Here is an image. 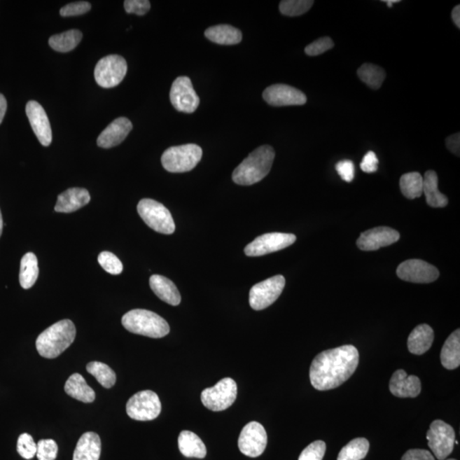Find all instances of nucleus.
<instances>
[{
	"label": "nucleus",
	"mask_w": 460,
	"mask_h": 460,
	"mask_svg": "<svg viewBox=\"0 0 460 460\" xmlns=\"http://www.w3.org/2000/svg\"><path fill=\"white\" fill-rule=\"evenodd\" d=\"M149 285L153 293L160 300L172 306H178L181 302V295L174 283L162 275L153 274L149 279Z\"/></svg>",
	"instance_id": "4be33fe9"
},
{
	"label": "nucleus",
	"mask_w": 460,
	"mask_h": 460,
	"mask_svg": "<svg viewBox=\"0 0 460 460\" xmlns=\"http://www.w3.org/2000/svg\"><path fill=\"white\" fill-rule=\"evenodd\" d=\"M396 274L402 280L412 283H431L439 277V271L435 266L420 259H410L400 263Z\"/></svg>",
	"instance_id": "2eb2a0df"
},
{
	"label": "nucleus",
	"mask_w": 460,
	"mask_h": 460,
	"mask_svg": "<svg viewBox=\"0 0 460 460\" xmlns=\"http://www.w3.org/2000/svg\"><path fill=\"white\" fill-rule=\"evenodd\" d=\"M127 73V64L119 55H110L102 58L95 68L97 83L104 88H116L124 80Z\"/></svg>",
	"instance_id": "1a4fd4ad"
},
{
	"label": "nucleus",
	"mask_w": 460,
	"mask_h": 460,
	"mask_svg": "<svg viewBox=\"0 0 460 460\" xmlns=\"http://www.w3.org/2000/svg\"><path fill=\"white\" fill-rule=\"evenodd\" d=\"M447 460H456V459H447Z\"/></svg>",
	"instance_id": "864d4df0"
},
{
	"label": "nucleus",
	"mask_w": 460,
	"mask_h": 460,
	"mask_svg": "<svg viewBox=\"0 0 460 460\" xmlns=\"http://www.w3.org/2000/svg\"><path fill=\"white\" fill-rule=\"evenodd\" d=\"M101 448L99 435L95 432H86L77 442L73 460H99Z\"/></svg>",
	"instance_id": "b1692460"
},
{
	"label": "nucleus",
	"mask_w": 460,
	"mask_h": 460,
	"mask_svg": "<svg viewBox=\"0 0 460 460\" xmlns=\"http://www.w3.org/2000/svg\"><path fill=\"white\" fill-rule=\"evenodd\" d=\"M86 370L96 377L102 387L110 389L116 383V375L108 365L100 361H92L86 365Z\"/></svg>",
	"instance_id": "72a5a7b5"
},
{
	"label": "nucleus",
	"mask_w": 460,
	"mask_h": 460,
	"mask_svg": "<svg viewBox=\"0 0 460 460\" xmlns=\"http://www.w3.org/2000/svg\"><path fill=\"white\" fill-rule=\"evenodd\" d=\"M137 211L152 230L164 235H172L175 231L174 220L164 204L151 199H143L137 204Z\"/></svg>",
	"instance_id": "423d86ee"
},
{
	"label": "nucleus",
	"mask_w": 460,
	"mask_h": 460,
	"mask_svg": "<svg viewBox=\"0 0 460 460\" xmlns=\"http://www.w3.org/2000/svg\"><path fill=\"white\" fill-rule=\"evenodd\" d=\"M124 6L125 11L129 14L144 15L151 10V2L148 0H127Z\"/></svg>",
	"instance_id": "37998d69"
},
{
	"label": "nucleus",
	"mask_w": 460,
	"mask_h": 460,
	"mask_svg": "<svg viewBox=\"0 0 460 460\" xmlns=\"http://www.w3.org/2000/svg\"><path fill=\"white\" fill-rule=\"evenodd\" d=\"M400 188L405 197L414 200L423 194V176L419 172H408L400 179Z\"/></svg>",
	"instance_id": "2f4dec72"
},
{
	"label": "nucleus",
	"mask_w": 460,
	"mask_h": 460,
	"mask_svg": "<svg viewBox=\"0 0 460 460\" xmlns=\"http://www.w3.org/2000/svg\"><path fill=\"white\" fill-rule=\"evenodd\" d=\"M274 148L269 145L259 147L244 160L232 175L239 186H253L269 174L274 160Z\"/></svg>",
	"instance_id": "f03ea898"
},
{
	"label": "nucleus",
	"mask_w": 460,
	"mask_h": 460,
	"mask_svg": "<svg viewBox=\"0 0 460 460\" xmlns=\"http://www.w3.org/2000/svg\"><path fill=\"white\" fill-rule=\"evenodd\" d=\"M313 4L312 0H283L279 9L281 14L288 17H298L309 11Z\"/></svg>",
	"instance_id": "c9c22d12"
},
{
	"label": "nucleus",
	"mask_w": 460,
	"mask_h": 460,
	"mask_svg": "<svg viewBox=\"0 0 460 460\" xmlns=\"http://www.w3.org/2000/svg\"><path fill=\"white\" fill-rule=\"evenodd\" d=\"M428 446L436 459H446L454 450L455 431L454 428L442 420H435L427 432Z\"/></svg>",
	"instance_id": "9d476101"
},
{
	"label": "nucleus",
	"mask_w": 460,
	"mask_h": 460,
	"mask_svg": "<svg viewBox=\"0 0 460 460\" xmlns=\"http://www.w3.org/2000/svg\"><path fill=\"white\" fill-rule=\"evenodd\" d=\"M211 42L223 46L237 45L242 39L241 31L230 25H217L209 27L204 32Z\"/></svg>",
	"instance_id": "cd10ccee"
},
{
	"label": "nucleus",
	"mask_w": 460,
	"mask_h": 460,
	"mask_svg": "<svg viewBox=\"0 0 460 460\" xmlns=\"http://www.w3.org/2000/svg\"><path fill=\"white\" fill-rule=\"evenodd\" d=\"M170 99L173 107L179 112L192 113L198 109L200 98L190 78H176L172 85Z\"/></svg>",
	"instance_id": "4468645a"
},
{
	"label": "nucleus",
	"mask_w": 460,
	"mask_h": 460,
	"mask_svg": "<svg viewBox=\"0 0 460 460\" xmlns=\"http://www.w3.org/2000/svg\"><path fill=\"white\" fill-rule=\"evenodd\" d=\"M98 263L106 272L111 274H120L123 271V265L116 256L110 251H102L98 256Z\"/></svg>",
	"instance_id": "e433bc0d"
},
{
	"label": "nucleus",
	"mask_w": 460,
	"mask_h": 460,
	"mask_svg": "<svg viewBox=\"0 0 460 460\" xmlns=\"http://www.w3.org/2000/svg\"><path fill=\"white\" fill-rule=\"evenodd\" d=\"M286 285L285 278L282 275L267 279L258 283L250 290L249 302L251 308L262 310L273 305L281 296Z\"/></svg>",
	"instance_id": "9b49d317"
},
{
	"label": "nucleus",
	"mask_w": 460,
	"mask_h": 460,
	"mask_svg": "<svg viewBox=\"0 0 460 460\" xmlns=\"http://www.w3.org/2000/svg\"><path fill=\"white\" fill-rule=\"evenodd\" d=\"M7 109V102L6 97L0 94V124L2 123L4 117L6 116Z\"/></svg>",
	"instance_id": "09e8293b"
},
{
	"label": "nucleus",
	"mask_w": 460,
	"mask_h": 460,
	"mask_svg": "<svg viewBox=\"0 0 460 460\" xmlns=\"http://www.w3.org/2000/svg\"><path fill=\"white\" fill-rule=\"evenodd\" d=\"M336 171L339 173L340 178L345 182H352L355 178V165L349 160H341L336 164Z\"/></svg>",
	"instance_id": "c03bdc74"
},
{
	"label": "nucleus",
	"mask_w": 460,
	"mask_h": 460,
	"mask_svg": "<svg viewBox=\"0 0 460 460\" xmlns=\"http://www.w3.org/2000/svg\"><path fill=\"white\" fill-rule=\"evenodd\" d=\"M121 322L127 331L153 339H160L170 333L167 321L147 309H132L124 314Z\"/></svg>",
	"instance_id": "20e7f679"
},
{
	"label": "nucleus",
	"mask_w": 460,
	"mask_h": 460,
	"mask_svg": "<svg viewBox=\"0 0 460 460\" xmlns=\"http://www.w3.org/2000/svg\"><path fill=\"white\" fill-rule=\"evenodd\" d=\"M370 444L368 439L359 438L352 440L342 448L337 460H361L368 454Z\"/></svg>",
	"instance_id": "473e14b6"
},
{
	"label": "nucleus",
	"mask_w": 460,
	"mask_h": 460,
	"mask_svg": "<svg viewBox=\"0 0 460 460\" xmlns=\"http://www.w3.org/2000/svg\"><path fill=\"white\" fill-rule=\"evenodd\" d=\"M263 99L274 107L304 105L307 97L301 90L288 85L277 84L269 86L263 93Z\"/></svg>",
	"instance_id": "dca6fc26"
},
{
	"label": "nucleus",
	"mask_w": 460,
	"mask_h": 460,
	"mask_svg": "<svg viewBox=\"0 0 460 460\" xmlns=\"http://www.w3.org/2000/svg\"><path fill=\"white\" fill-rule=\"evenodd\" d=\"M334 46V43L329 37H323L317 41H314L312 44L305 47V53L308 56H318V55L323 54L326 51L332 49Z\"/></svg>",
	"instance_id": "a19ab883"
},
{
	"label": "nucleus",
	"mask_w": 460,
	"mask_h": 460,
	"mask_svg": "<svg viewBox=\"0 0 460 460\" xmlns=\"http://www.w3.org/2000/svg\"><path fill=\"white\" fill-rule=\"evenodd\" d=\"M39 277L38 259L33 253L23 256L20 268L19 281L22 288L29 289L36 282Z\"/></svg>",
	"instance_id": "c756f323"
},
{
	"label": "nucleus",
	"mask_w": 460,
	"mask_h": 460,
	"mask_svg": "<svg viewBox=\"0 0 460 460\" xmlns=\"http://www.w3.org/2000/svg\"><path fill=\"white\" fill-rule=\"evenodd\" d=\"M76 337V326L66 319L49 326L36 340L37 351L42 357L54 359L74 343Z\"/></svg>",
	"instance_id": "7ed1b4c3"
},
{
	"label": "nucleus",
	"mask_w": 460,
	"mask_h": 460,
	"mask_svg": "<svg viewBox=\"0 0 460 460\" xmlns=\"http://www.w3.org/2000/svg\"><path fill=\"white\" fill-rule=\"evenodd\" d=\"M377 165H379V159H377L376 153L369 151L363 157L361 163V168L364 172L373 173L377 172Z\"/></svg>",
	"instance_id": "a18cd8bd"
},
{
	"label": "nucleus",
	"mask_w": 460,
	"mask_h": 460,
	"mask_svg": "<svg viewBox=\"0 0 460 460\" xmlns=\"http://www.w3.org/2000/svg\"><path fill=\"white\" fill-rule=\"evenodd\" d=\"M441 363L448 370H454L460 365V330L451 334L443 344L441 352Z\"/></svg>",
	"instance_id": "c85d7f7f"
},
{
	"label": "nucleus",
	"mask_w": 460,
	"mask_h": 460,
	"mask_svg": "<svg viewBox=\"0 0 460 460\" xmlns=\"http://www.w3.org/2000/svg\"><path fill=\"white\" fill-rule=\"evenodd\" d=\"M18 452L23 459H31L36 455L37 444L35 443L32 435L23 433L19 436L18 441Z\"/></svg>",
	"instance_id": "4c0bfd02"
},
{
	"label": "nucleus",
	"mask_w": 460,
	"mask_h": 460,
	"mask_svg": "<svg viewBox=\"0 0 460 460\" xmlns=\"http://www.w3.org/2000/svg\"><path fill=\"white\" fill-rule=\"evenodd\" d=\"M64 391L69 396L85 403H92L96 399V393L86 383L80 373H74L67 380Z\"/></svg>",
	"instance_id": "393cba45"
},
{
	"label": "nucleus",
	"mask_w": 460,
	"mask_h": 460,
	"mask_svg": "<svg viewBox=\"0 0 460 460\" xmlns=\"http://www.w3.org/2000/svg\"><path fill=\"white\" fill-rule=\"evenodd\" d=\"M237 384L230 377L219 381L214 387L207 388L202 393V402L211 411L226 410L234 404L237 397Z\"/></svg>",
	"instance_id": "0eeeda50"
},
{
	"label": "nucleus",
	"mask_w": 460,
	"mask_h": 460,
	"mask_svg": "<svg viewBox=\"0 0 460 460\" xmlns=\"http://www.w3.org/2000/svg\"><path fill=\"white\" fill-rule=\"evenodd\" d=\"M90 195L85 188H69L58 196L55 211L57 212H74L81 209L90 202Z\"/></svg>",
	"instance_id": "412c9836"
},
{
	"label": "nucleus",
	"mask_w": 460,
	"mask_h": 460,
	"mask_svg": "<svg viewBox=\"0 0 460 460\" xmlns=\"http://www.w3.org/2000/svg\"><path fill=\"white\" fill-rule=\"evenodd\" d=\"M90 8H92L90 4L85 1L70 3L62 8L60 15L64 18L81 15L88 13Z\"/></svg>",
	"instance_id": "79ce46f5"
},
{
	"label": "nucleus",
	"mask_w": 460,
	"mask_h": 460,
	"mask_svg": "<svg viewBox=\"0 0 460 460\" xmlns=\"http://www.w3.org/2000/svg\"><path fill=\"white\" fill-rule=\"evenodd\" d=\"M448 151L459 156L460 151V135L459 133L448 137L446 141Z\"/></svg>",
	"instance_id": "de8ad7c7"
},
{
	"label": "nucleus",
	"mask_w": 460,
	"mask_h": 460,
	"mask_svg": "<svg viewBox=\"0 0 460 460\" xmlns=\"http://www.w3.org/2000/svg\"><path fill=\"white\" fill-rule=\"evenodd\" d=\"M57 444L54 440H41L37 444L36 456L39 460H55L57 457Z\"/></svg>",
	"instance_id": "58836bf2"
},
{
	"label": "nucleus",
	"mask_w": 460,
	"mask_h": 460,
	"mask_svg": "<svg viewBox=\"0 0 460 460\" xmlns=\"http://www.w3.org/2000/svg\"><path fill=\"white\" fill-rule=\"evenodd\" d=\"M359 364V352L353 345L322 351L314 357L309 369L310 383L316 390H333L351 377Z\"/></svg>",
	"instance_id": "f257e3e1"
},
{
	"label": "nucleus",
	"mask_w": 460,
	"mask_h": 460,
	"mask_svg": "<svg viewBox=\"0 0 460 460\" xmlns=\"http://www.w3.org/2000/svg\"><path fill=\"white\" fill-rule=\"evenodd\" d=\"M384 3L387 4L388 7H392L393 4L399 3L400 0H384Z\"/></svg>",
	"instance_id": "3c124183"
},
{
	"label": "nucleus",
	"mask_w": 460,
	"mask_h": 460,
	"mask_svg": "<svg viewBox=\"0 0 460 460\" xmlns=\"http://www.w3.org/2000/svg\"><path fill=\"white\" fill-rule=\"evenodd\" d=\"M398 231L389 227H377L361 234L357 239V246L363 251H377L398 242Z\"/></svg>",
	"instance_id": "f3484780"
},
{
	"label": "nucleus",
	"mask_w": 460,
	"mask_h": 460,
	"mask_svg": "<svg viewBox=\"0 0 460 460\" xmlns=\"http://www.w3.org/2000/svg\"><path fill=\"white\" fill-rule=\"evenodd\" d=\"M452 19L454 22V25L457 26L459 29L460 27V6H457L454 8L453 11H452Z\"/></svg>",
	"instance_id": "8fccbe9b"
},
{
	"label": "nucleus",
	"mask_w": 460,
	"mask_h": 460,
	"mask_svg": "<svg viewBox=\"0 0 460 460\" xmlns=\"http://www.w3.org/2000/svg\"><path fill=\"white\" fill-rule=\"evenodd\" d=\"M202 157V149L196 144H184L167 149L161 164L169 172L180 173L193 170Z\"/></svg>",
	"instance_id": "39448f33"
},
{
	"label": "nucleus",
	"mask_w": 460,
	"mask_h": 460,
	"mask_svg": "<svg viewBox=\"0 0 460 460\" xmlns=\"http://www.w3.org/2000/svg\"><path fill=\"white\" fill-rule=\"evenodd\" d=\"M161 403L158 395L152 391H143L133 395L127 404L130 418L137 421H151L158 418Z\"/></svg>",
	"instance_id": "6e6552de"
},
{
	"label": "nucleus",
	"mask_w": 460,
	"mask_h": 460,
	"mask_svg": "<svg viewBox=\"0 0 460 460\" xmlns=\"http://www.w3.org/2000/svg\"><path fill=\"white\" fill-rule=\"evenodd\" d=\"M326 450V445L323 441H316L302 450L298 460H322Z\"/></svg>",
	"instance_id": "ea45409f"
},
{
	"label": "nucleus",
	"mask_w": 460,
	"mask_h": 460,
	"mask_svg": "<svg viewBox=\"0 0 460 460\" xmlns=\"http://www.w3.org/2000/svg\"><path fill=\"white\" fill-rule=\"evenodd\" d=\"M132 122L127 118H118L102 132L97 139L98 146L110 148L122 143L132 130Z\"/></svg>",
	"instance_id": "aec40b11"
},
{
	"label": "nucleus",
	"mask_w": 460,
	"mask_h": 460,
	"mask_svg": "<svg viewBox=\"0 0 460 460\" xmlns=\"http://www.w3.org/2000/svg\"><path fill=\"white\" fill-rule=\"evenodd\" d=\"M434 339V331L430 326L427 324L419 325L412 330L408 337V351L414 355H423L431 349Z\"/></svg>",
	"instance_id": "5701e85b"
},
{
	"label": "nucleus",
	"mask_w": 460,
	"mask_h": 460,
	"mask_svg": "<svg viewBox=\"0 0 460 460\" xmlns=\"http://www.w3.org/2000/svg\"><path fill=\"white\" fill-rule=\"evenodd\" d=\"M82 39L81 31L73 29L67 32L53 35L49 39V45L55 50L59 53H69L76 49Z\"/></svg>",
	"instance_id": "7c9ffc66"
},
{
	"label": "nucleus",
	"mask_w": 460,
	"mask_h": 460,
	"mask_svg": "<svg viewBox=\"0 0 460 460\" xmlns=\"http://www.w3.org/2000/svg\"><path fill=\"white\" fill-rule=\"evenodd\" d=\"M402 460H435V458L428 450L410 449L405 453Z\"/></svg>",
	"instance_id": "49530a36"
},
{
	"label": "nucleus",
	"mask_w": 460,
	"mask_h": 460,
	"mask_svg": "<svg viewBox=\"0 0 460 460\" xmlns=\"http://www.w3.org/2000/svg\"><path fill=\"white\" fill-rule=\"evenodd\" d=\"M179 447L181 454L187 458L204 459L207 456V447L202 440L190 431L181 432Z\"/></svg>",
	"instance_id": "a878e982"
},
{
	"label": "nucleus",
	"mask_w": 460,
	"mask_h": 460,
	"mask_svg": "<svg viewBox=\"0 0 460 460\" xmlns=\"http://www.w3.org/2000/svg\"><path fill=\"white\" fill-rule=\"evenodd\" d=\"M296 239L293 234L277 233V232L263 235L246 246L245 253L249 257H260L292 246L296 242Z\"/></svg>",
	"instance_id": "ddd939ff"
},
{
	"label": "nucleus",
	"mask_w": 460,
	"mask_h": 460,
	"mask_svg": "<svg viewBox=\"0 0 460 460\" xmlns=\"http://www.w3.org/2000/svg\"><path fill=\"white\" fill-rule=\"evenodd\" d=\"M423 193L426 195L428 206L435 208L445 207L448 199L438 190V176L434 171H428L423 178Z\"/></svg>",
	"instance_id": "bb28decb"
},
{
	"label": "nucleus",
	"mask_w": 460,
	"mask_h": 460,
	"mask_svg": "<svg viewBox=\"0 0 460 460\" xmlns=\"http://www.w3.org/2000/svg\"><path fill=\"white\" fill-rule=\"evenodd\" d=\"M268 436L265 427L258 422H250L242 428L238 440L239 451L247 457L257 458L265 452Z\"/></svg>",
	"instance_id": "f8f14e48"
},
{
	"label": "nucleus",
	"mask_w": 460,
	"mask_h": 460,
	"mask_svg": "<svg viewBox=\"0 0 460 460\" xmlns=\"http://www.w3.org/2000/svg\"><path fill=\"white\" fill-rule=\"evenodd\" d=\"M421 381L414 375L399 369L393 373L390 381V391L393 396L400 398H414L421 392Z\"/></svg>",
	"instance_id": "6ab92c4d"
},
{
	"label": "nucleus",
	"mask_w": 460,
	"mask_h": 460,
	"mask_svg": "<svg viewBox=\"0 0 460 460\" xmlns=\"http://www.w3.org/2000/svg\"><path fill=\"white\" fill-rule=\"evenodd\" d=\"M26 113L39 143L43 146H49L53 141V131L45 109L38 102L29 101L26 106Z\"/></svg>",
	"instance_id": "a211bd4d"
},
{
	"label": "nucleus",
	"mask_w": 460,
	"mask_h": 460,
	"mask_svg": "<svg viewBox=\"0 0 460 460\" xmlns=\"http://www.w3.org/2000/svg\"><path fill=\"white\" fill-rule=\"evenodd\" d=\"M357 74L361 81L373 90L379 89L386 76L382 68L372 64L361 65L357 71Z\"/></svg>",
	"instance_id": "f704fd0d"
},
{
	"label": "nucleus",
	"mask_w": 460,
	"mask_h": 460,
	"mask_svg": "<svg viewBox=\"0 0 460 460\" xmlns=\"http://www.w3.org/2000/svg\"><path fill=\"white\" fill-rule=\"evenodd\" d=\"M3 226H4L3 218H2L1 211H0V237H1L2 235Z\"/></svg>",
	"instance_id": "603ef678"
}]
</instances>
